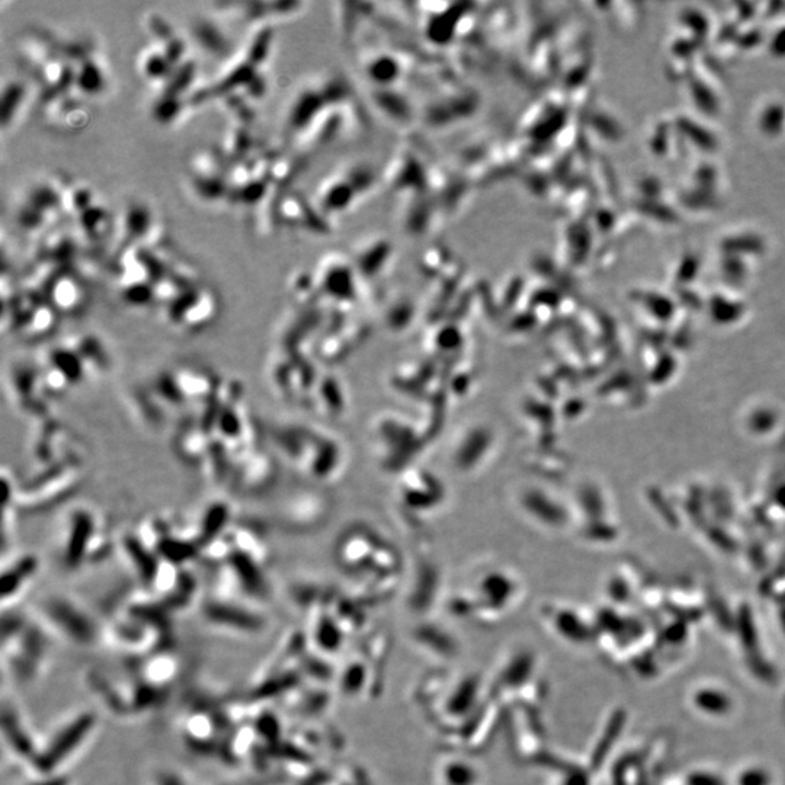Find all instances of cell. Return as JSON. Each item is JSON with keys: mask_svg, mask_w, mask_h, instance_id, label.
<instances>
[{"mask_svg": "<svg viewBox=\"0 0 785 785\" xmlns=\"http://www.w3.org/2000/svg\"><path fill=\"white\" fill-rule=\"evenodd\" d=\"M165 307V319L181 330L207 328L217 317L218 298L213 289L201 281L182 288Z\"/></svg>", "mask_w": 785, "mask_h": 785, "instance_id": "1", "label": "cell"}, {"mask_svg": "<svg viewBox=\"0 0 785 785\" xmlns=\"http://www.w3.org/2000/svg\"><path fill=\"white\" fill-rule=\"evenodd\" d=\"M191 188L202 201H230V165L221 151L201 150L191 160Z\"/></svg>", "mask_w": 785, "mask_h": 785, "instance_id": "2", "label": "cell"}, {"mask_svg": "<svg viewBox=\"0 0 785 785\" xmlns=\"http://www.w3.org/2000/svg\"><path fill=\"white\" fill-rule=\"evenodd\" d=\"M96 724V719L92 712H83L73 719L69 724L64 726L49 745L38 752L33 759L37 771L43 775H53L56 768L72 755L75 750L89 736Z\"/></svg>", "mask_w": 785, "mask_h": 785, "instance_id": "3", "label": "cell"}, {"mask_svg": "<svg viewBox=\"0 0 785 785\" xmlns=\"http://www.w3.org/2000/svg\"><path fill=\"white\" fill-rule=\"evenodd\" d=\"M102 534L96 530V522L88 510H77L69 521L64 541V563L69 567L79 566L88 557H96L99 551H105L107 544L96 541Z\"/></svg>", "mask_w": 785, "mask_h": 785, "instance_id": "4", "label": "cell"}, {"mask_svg": "<svg viewBox=\"0 0 785 785\" xmlns=\"http://www.w3.org/2000/svg\"><path fill=\"white\" fill-rule=\"evenodd\" d=\"M47 617L63 634L79 644H92L96 639V630L92 620L72 602L56 598L44 607Z\"/></svg>", "mask_w": 785, "mask_h": 785, "instance_id": "5", "label": "cell"}, {"mask_svg": "<svg viewBox=\"0 0 785 785\" xmlns=\"http://www.w3.org/2000/svg\"><path fill=\"white\" fill-rule=\"evenodd\" d=\"M84 98L80 93H63L44 100V123L57 131L70 132L80 130L88 123L89 111L84 107Z\"/></svg>", "mask_w": 785, "mask_h": 785, "instance_id": "6", "label": "cell"}, {"mask_svg": "<svg viewBox=\"0 0 785 785\" xmlns=\"http://www.w3.org/2000/svg\"><path fill=\"white\" fill-rule=\"evenodd\" d=\"M204 617L215 625L229 627L242 633L256 634L265 627V620L259 613L224 601L208 602L204 607Z\"/></svg>", "mask_w": 785, "mask_h": 785, "instance_id": "7", "label": "cell"}, {"mask_svg": "<svg viewBox=\"0 0 785 785\" xmlns=\"http://www.w3.org/2000/svg\"><path fill=\"white\" fill-rule=\"evenodd\" d=\"M2 731L10 749L20 758L33 761L38 752L33 747V743L25 730L20 715L10 707H3L2 711Z\"/></svg>", "mask_w": 785, "mask_h": 785, "instance_id": "8", "label": "cell"}, {"mask_svg": "<svg viewBox=\"0 0 785 785\" xmlns=\"http://www.w3.org/2000/svg\"><path fill=\"white\" fill-rule=\"evenodd\" d=\"M38 561L37 557L22 556L15 560L10 567L3 572L2 576V598L3 601L15 598L21 589L29 582L32 576L37 573Z\"/></svg>", "mask_w": 785, "mask_h": 785, "instance_id": "9", "label": "cell"}, {"mask_svg": "<svg viewBox=\"0 0 785 785\" xmlns=\"http://www.w3.org/2000/svg\"><path fill=\"white\" fill-rule=\"evenodd\" d=\"M25 100H26V91H25L24 80L10 79L9 82L3 83V89H2L3 127H6L9 121L13 123L15 119L18 118L21 108H24L25 105Z\"/></svg>", "mask_w": 785, "mask_h": 785, "instance_id": "10", "label": "cell"}, {"mask_svg": "<svg viewBox=\"0 0 785 785\" xmlns=\"http://www.w3.org/2000/svg\"><path fill=\"white\" fill-rule=\"evenodd\" d=\"M194 33L197 40L201 43L202 48L208 51V53H211L213 56L220 57L221 54H224L227 59L233 56L230 53L229 40L224 37V33L220 31V28L211 24L210 21L199 22L195 26Z\"/></svg>", "mask_w": 785, "mask_h": 785, "instance_id": "11", "label": "cell"}, {"mask_svg": "<svg viewBox=\"0 0 785 785\" xmlns=\"http://www.w3.org/2000/svg\"><path fill=\"white\" fill-rule=\"evenodd\" d=\"M246 466L242 467V486L247 490H259L261 486H265L270 477V463L266 455L256 452V455L250 459H245Z\"/></svg>", "mask_w": 785, "mask_h": 785, "instance_id": "12", "label": "cell"}, {"mask_svg": "<svg viewBox=\"0 0 785 785\" xmlns=\"http://www.w3.org/2000/svg\"><path fill=\"white\" fill-rule=\"evenodd\" d=\"M175 672H176V664L174 659H170L166 655L155 656L150 662L146 663V666L143 669L146 682L155 687L165 684V682H167L175 675Z\"/></svg>", "mask_w": 785, "mask_h": 785, "instance_id": "13", "label": "cell"}, {"mask_svg": "<svg viewBox=\"0 0 785 785\" xmlns=\"http://www.w3.org/2000/svg\"><path fill=\"white\" fill-rule=\"evenodd\" d=\"M252 727L256 733V736L262 739L266 745L270 746L278 745V740L281 738V723L274 712L262 711L254 719Z\"/></svg>", "mask_w": 785, "mask_h": 785, "instance_id": "14", "label": "cell"}, {"mask_svg": "<svg viewBox=\"0 0 785 785\" xmlns=\"http://www.w3.org/2000/svg\"><path fill=\"white\" fill-rule=\"evenodd\" d=\"M156 785H188L186 781L174 771H160L156 774Z\"/></svg>", "mask_w": 785, "mask_h": 785, "instance_id": "15", "label": "cell"}, {"mask_svg": "<svg viewBox=\"0 0 785 785\" xmlns=\"http://www.w3.org/2000/svg\"><path fill=\"white\" fill-rule=\"evenodd\" d=\"M31 785H69V779L61 775H47L45 778L32 782Z\"/></svg>", "mask_w": 785, "mask_h": 785, "instance_id": "16", "label": "cell"}]
</instances>
